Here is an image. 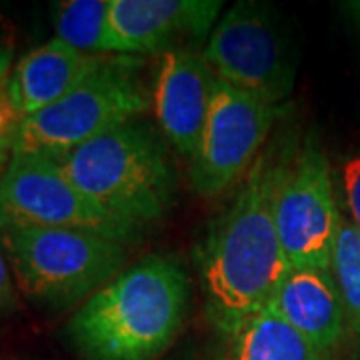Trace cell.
Returning <instances> with one entry per match:
<instances>
[{
    "label": "cell",
    "instance_id": "cell-10",
    "mask_svg": "<svg viewBox=\"0 0 360 360\" xmlns=\"http://www.w3.org/2000/svg\"><path fill=\"white\" fill-rule=\"evenodd\" d=\"M220 0H108L103 52L165 54L182 39L210 37Z\"/></svg>",
    "mask_w": 360,
    "mask_h": 360
},
{
    "label": "cell",
    "instance_id": "cell-16",
    "mask_svg": "<svg viewBox=\"0 0 360 360\" xmlns=\"http://www.w3.org/2000/svg\"><path fill=\"white\" fill-rule=\"evenodd\" d=\"M330 270L342 298L347 326L360 336V231L350 220H340Z\"/></svg>",
    "mask_w": 360,
    "mask_h": 360
},
{
    "label": "cell",
    "instance_id": "cell-8",
    "mask_svg": "<svg viewBox=\"0 0 360 360\" xmlns=\"http://www.w3.org/2000/svg\"><path fill=\"white\" fill-rule=\"evenodd\" d=\"M274 222L292 269H330L340 217L328 160L309 139L295 160L284 162L274 196Z\"/></svg>",
    "mask_w": 360,
    "mask_h": 360
},
{
    "label": "cell",
    "instance_id": "cell-1",
    "mask_svg": "<svg viewBox=\"0 0 360 360\" xmlns=\"http://www.w3.org/2000/svg\"><path fill=\"white\" fill-rule=\"evenodd\" d=\"M284 162L272 150L258 156L243 188L200 246L206 314L219 333L231 338L269 307L292 270L274 222V196Z\"/></svg>",
    "mask_w": 360,
    "mask_h": 360
},
{
    "label": "cell",
    "instance_id": "cell-13",
    "mask_svg": "<svg viewBox=\"0 0 360 360\" xmlns=\"http://www.w3.org/2000/svg\"><path fill=\"white\" fill-rule=\"evenodd\" d=\"M272 304L296 333L326 356L345 335L347 314L330 269H292Z\"/></svg>",
    "mask_w": 360,
    "mask_h": 360
},
{
    "label": "cell",
    "instance_id": "cell-12",
    "mask_svg": "<svg viewBox=\"0 0 360 360\" xmlns=\"http://www.w3.org/2000/svg\"><path fill=\"white\" fill-rule=\"evenodd\" d=\"M103 58L77 51L65 40L52 39L18 60L4 94L16 116L25 120L65 98Z\"/></svg>",
    "mask_w": 360,
    "mask_h": 360
},
{
    "label": "cell",
    "instance_id": "cell-11",
    "mask_svg": "<svg viewBox=\"0 0 360 360\" xmlns=\"http://www.w3.org/2000/svg\"><path fill=\"white\" fill-rule=\"evenodd\" d=\"M217 77L202 52L179 46L162 54L153 106L162 134L179 155L193 158L205 129Z\"/></svg>",
    "mask_w": 360,
    "mask_h": 360
},
{
    "label": "cell",
    "instance_id": "cell-3",
    "mask_svg": "<svg viewBox=\"0 0 360 360\" xmlns=\"http://www.w3.org/2000/svg\"><path fill=\"white\" fill-rule=\"evenodd\" d=\"M80 193L118 219L144 229L174 205L176 180L167 144L141 120L52 158Z\"/></svg>",
    "mask_w": 360,
    "mask_h": 360
},
{
    "label": "cell",
    "instance_id": "cell-6",
    "mask_svg": "<svg viewBox=\"0 0 360 360\" xmlns=\"http://www.w3.org/2000/svg\"><path fill=\"white\" fill-rule=\"evenodd\" d=\"M37 226L89 232L129 246L144 229L104 210L42 155H13L0 174V231Z\"/></svg>",
    "mask_w": 360,
    "mask_h": 360
},
{
    "label": "cell",
    "instance_id": "cell-14",
    "mask_svg": "<svg viewBox=\"0 0 360 360\" xmlns=\"http://www.w3.org/2000/svg\"><path fill=\"white\" fill-rule=\"evenodd\" d=\"M319 348L284 321L270 302L232 336L229 360H326Z\"/></svg>",
    "mask_w": 360,
    "mask_h": 360
},
{
    "label": "cell",
    "instance_id": "cell-15",
    "mask_svg": "<svg viewBox=\"0 0 360 360\" xmlns=\"http://www.w3.org/2000/svg\"><path fill=\"white\" fill-rule=\"evenodd\" d=\"M108 0H66L54 11L58 39L84 54H104Z\"/></svg>",
    "mask_w": 360,
    "mask_h": 360
},
{
    "label": "cell",
    "instance_id": "cell-20",
    "mask_svg": "<svg viewBox=\"0 0 360 360\" xmlns=\"http://www.w3.org/2000/svg\"><path fill=\"white\" fill-rule=\"evenodd\" d=\"M11 66H13V51L11 49H4L0 46V94L6 89V82H8V72H11Z\"/></svg>",
    "mask_w": 360,
    "mask_h": 360
},
{
    "label": "cell",
    "instance_id": "cell-2",
    "mask_svg": "<svg viewBox=\"0 0 360 360\" xmlns=\"http://www.w3.org/2000/svg\"><path fill=\"white\" fill-rule=\"evenodd\" d=\"M188 309V276L176 260L148 255L98 288L68 322L86 360H155Z\"/></svg>",
    "mask_w": 360,
    "mask_h": 360
},
{
    "label": "cell",
    "instance_id": "cell-7",
    "mask_svg": "<svg viewBox=\"0 0 360 360\" xmlns=\"http://www.w3.org/2000/svg\"><path fill=\"white\" fill-rule=\"evenodd\" d=\"M205 60L219 80L264 103L292 92L295 63L274 14L258 2H238L210 32Z\"/></svg>",
    "mask_w": 360,
    "mask_h": 360
},
{
    "label": "cell",
    "instance_id": "cell-18",
    "mask_svg": "<svg viewBox=\"0 0 360 360\" xmlns=\"http://www.w3.org/2000/svg\"><path fill=\"white\" fill-rule=\"evenodd\" d=\"M18 122H20V118L16 116L6 94L2 92L0 94V165H2L6 153L13 150L14 132L18 129Z\"/></svg>",
    "mask_w": 360,
    "mask_h": 360
},
{
    "label": "cell",
    "instance_id": "cell-19",
    "mask_svg": "<svg viewBox=\"0 0 360 360\" xmlns=\"http://www.w3.org/2000/svg\"><path fill=\"white\" fill-rule=\"evenodd\" d=\"M14 302H16V298H14L13 283H11V276H8V269H6L4 257L0 252V312L13 309Z\"/></svg>",
    "mask_w": 360,
    "mask_h": 360
},
{
    "label": "cell",
    "instance_id": "cell-17",
    "mask_svg": "<svg viewBox=\"0 0 360 360\" xmlns=\"http://www.w3.org/2000/svg\"><path fill=\"white\" fill-rule=\"evenodd\" d=\"M345 193L352 222L360 231V156L350 158L345 165Z\"/></svg>",
    "mask_w": 360,
    "mask_h": 360
},
{
    "label": "cell",
    "instance_id": "cell-5",
    "mask_svg": "<svg viewBox=\"0 0 360 360\" xmlns=\"http://www.w3.org/2000/svg\"><path fill=\"white\" fill-rule=\"evenodd\" d=\"M0 246L22 292L52 309H66L92 296L129 260L120 243L60 229H4Z\"/></svg>",
    "mask_w": 360,
    "mask_h": 360
},
{
    "label": "cell",
    "instance_id": "cell-9",
    "mask_svg": "<svg viewBox=\"0 0 360 360\" xmlns=\"http://www.w3.org/2000/svg\"><path fill=\"white\" fill-rule=\"evenodd\" d=\"M276 118V106L217 78L198 146L191 158V186L205 198L231 188L257 162Z\"/></svg>",
    "mask_w": 360,
    "mask_h": 360
},
{
    "label": "cell",
    "instance_id": "cell-4",
    "mask_svg": "<svg viewBox=\"0 0 360 360\" xmlns=\"http://www.w3.org/2000/svg\"><path fill=\"white\" fill-rule=\"evenodd\" d=\"M134 56H104L65 98L18 122L13 155L60 158L96 136L139 120L150 98Z\"/></svg>",
    "mask_w": 360,
    "mask_h": 360
}]
</instances>
